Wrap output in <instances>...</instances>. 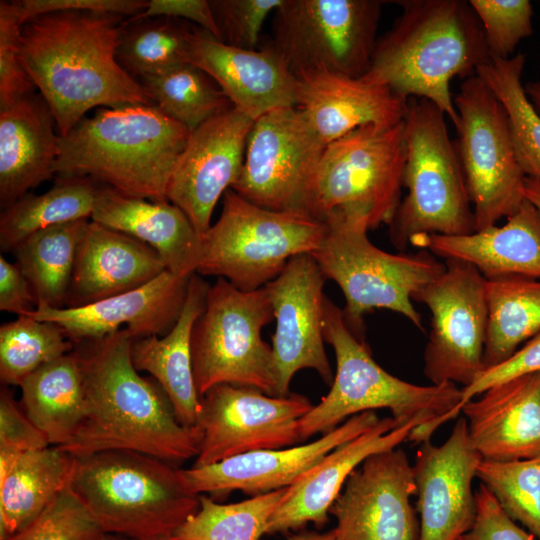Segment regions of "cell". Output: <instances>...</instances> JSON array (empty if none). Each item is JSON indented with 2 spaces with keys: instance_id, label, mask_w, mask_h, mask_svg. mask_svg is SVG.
<instances>
[{
  "instance_id": "1",
  "label": "cell",
  "mask_w": 540,
  "mask_h": 540,
  "mask_svg": "<svg viewBox=\"0 0 540 540\" xmlns=\"http://www.w3.org/2000/svg\"><path fill=\"white\" fill-rule=\"evenodd\" d=\"M133 336L122 328L75 343L86 412L69 441L58 446L76 456L127 450L177 466L199 453L202 431L181 424L165 391L134 367Z\"/></svg>"
},
{
  "instance_id": "2",
  "label": "cell",
  "mask_w": 540,
  "mask_h": 540,
  "mask_svg": "<svg viewBox=\"0 0 540 540\" xmlns=\"http://www.w3.org/2000/svg\"><path fill=\"white\" fill-rule=\"evenodd\" d=\"M123 18L70 10L38 15L22 24L25 69L49 105L60 136L92 108L154 105L117 60Z\"/></svg>"
},
{
  "instance_id": "3",
  "label": "cell",
  "mask_w": 540,
  "mask_h": 540,
  "mask_svg": "<svg viewBox=\"0 0 540 540\" xmlns=\"http://www.w3.org/2000/svg\"><path fill=\"white\" fill-rule=\"evenodd\" d=\"M394 3L402 12L378 38L365 76L406 99L431 101L456 127L451 80L475 75L491 58L480 21L465 0Z\"/></svg>"
},
{
  "instance_id": "4",
  "label": "cell",
  "mask_w": 540,
  "mask_h": 540,
  "mask_svg": "<svg viewBox=\"0 0 540 540\" xmlns=\"http://www.w3.org/2000/svg\"><path fill=\"white\" fill-rule=\"evenodd\" d=\"M190 134L156 105L101 108L60 136L53 172L88 177L127 196L168 201L169 180Z\"/></svg>"
},
{
  "instance_id": "5",
  "label": "cell",
  "mask_w": 540,
  "mask_h": 540,
  "mask_svg": "<svg viewBox=\"0 0 540 540\" xmlns=\"http://www.w3.org/2000/svg\"><path fill=\"white\" fill-rule=\"evenodd\" d=\"M323 333L334 349L336 373L330 391L300 420L301 441L325 434L347 419L386 408L399 426L416 422L409 440L424 442L458 416L462 391L456 384L417 385L385 371L365 342L344 321L342 309L325 297Z\"/></svg>"
},
{
  "instance_id": "6",
  "label": "cell",
  "mask_w": 540,
  "mask_h": 540,
  "mask_svg": "<svg viewBox=\"0 0 540 540\" xmlns=\"http://www.w3.org/2000/svg\"><path fill=\"white\" fill-rule=\"evenodd\" d=\"M69 487L108 535L171 536L200 507L180 468L135 451L77 457Z\"/></svg>"
},
{
  "instance_id": "7",
  "label": "cell",
  "mask_w": 540,
  "mask_h": 540,
  "mask_svg": "<svg viewBox=\"0 0 540 540\" xmlns=\"http://www.w3.org/2000/svg\"><path fill=\"white\" fill-rule=\"evenodd\" d=\"M446 117L429 100H408L403 172L407 194L388 225L390 240L398 250L422 234L456 236L475 231L471 200Z\"/></svg>"
},
{
  "instance_id": "8",
  "label": "cell",
  "mask_w": 540,
  "mask_h": 540,
  "mask_svg": "<svg viewBox=\"0 0 540 540\" xmlns=\"http://www.w3.org/2000/svg\"><path fill=\"white\" fill-rule=\"evenodd\" d=\"M404 120L365 125L327 144L312 177L307 214L322 222L350 218L369 230L389 225L401 202Z\"/></svg>"
},
{
  "instance_id": "9",
  "label": "cell",
  "mask_w": 540,
  "mask_h": 540,
  "mask_svg": "<svg viewBox=\"0 0 540 540\" xmlns=\"http://www.w3.org/2000/svg\"><path fill=\"white\" fill-rule=\"evenodd\" d=\"M326 224L327 234L311 255L325 278L342 290L346 300L342 312L349 329L365 340L364 315L387 309L424 330L413 297L444 272L445 262L423 249L411 254L379 249L369 240V227L362 220L334 218Z\"/></svg>"
},
{
  "instance_id": "10",
  "label": "cell",
  "mask_w": 540,
  "mask_h": 540,
  "mask_svg": "<svg viewBox=\"0 0 540 540\" xmlns=\"http://www.w3.org/2000/svg\"><path fill=\"white\" fill-rule=\"evenodd\" d=\"M326 223L304 213L259 207L228 189L217 221L202 236L197 274L226 279L242 291L266 286L324 240Z\"/></svg>"
},
{
  "instance_id": "11",
  "label": "cell",
  "mask_w": 540,
  "mask_h": 540,
  "mask_svg": "<svg viewBox=\"0 0 540 540\" xmlns=\"http://www.w3.org/2000/svg\"><path fill=\"white\" fill-rule=\"evenodd\" d=\"M274 319L264 286L242 291L224 278L210 285L191 334L195 385L200 397L219 384L254 387L276 395L272 346L261 337Z\"/></svg>"
},
{
  "instance_id": "12",
  "label": "cell",
  "mask_w": 540,
  "mask_h": 540,
  "mask_svg": "<svg viewBox=\"0 0 540 540\" xmlns=\"http://www.w3.org/2000/svg\"><path fill=\"white\" fill-rule=\"evenodd\" d=\"M381 0H282L273 46L294 75L322 71L362 77L377 45Z\"/></svg>"
},
{
  "instance_id": "13",
  "label": "cell",
  "mask_w": 540,
  "mask_h": 540,
  "mask_svg": "<svg viewBox=\"0 0 540 540\" xmlns=\"http://www.w3.org/2000/svg\"><path fill=\"white\" fill-rule=\"evenodd\" d=\"M458 114L456 149L473 204L475 231L514 214L526 200L523 173L506 111L477 75L453 98Z\"/></svg>"
},
{
  "instance_id": "14",
  "label": "cell",
  "mask_w": 540,
  "mask_h": 540,
  "mask_svg": "<svg viewBox=\"0 0 540 540\" xmlns=\"http://www.w3.org/2000/svg\"><path fill=\"white\" fill-rule=\"evenodd\" d=\"M444 262V272L413 297L431 314L423 371L432 384L465 387L484 370L486 279L468 263Z\"/></svg>"
},
{
  "instance_id": "15",
  "label": "cell",
  "mask_w": 540,
  "mask_h": 540,
  "mask_svg": "<svg viewBox=\"0 0 540 540\" xmlns=\"http://www.w3.org/2000/svg\"><path fill=\"white\" fill-rule=\"evenodd\" d=\"M324 148L301 109L270 111L254 121L230 189L268 210L307 214L309 186Z\"/></svg>"
},
{
  "instance_id": "16",
  "label": "cell",
  "mask_w": 540,
  "mask_h": 540,
  "mask_svg": "<svg viewBox=\"0 0 540 540\" xmlns=\"http://www.w3.org/2000/svg\"><path fill=\"white\" fill-rule=\"evenodd\" d=\"M196 421L202 431L192 467L240 454L293 446L301 442L300 420L313 404L304 395L271 396L261 390L219 384L201 397Z\"/></svg>"
},
{
  "instance_id": "17",
  "label": "cell",
  "mask_w": 540,
  "mask_h": 540,
  "mask_svg": "<svg viewBox=\"0 0 540 540\" xmlns=\"http://www.w3.org/2000/svg\"><path fill=\"white\" fill-rule=\"evenodd\" d=\"M413 466L400 448L366 458L330 508L337 540H419Z\"/></svg>"
},
{
  "instance_id": "18",
  "label": "cell",
  "mask_w": 540,
  "mask_h": 540,
  "mask_svg": "<svg viewBox=\"0 0 540 540\" xmlns=\"http://www.w3.org/2000/svg\"><path fill=\"white\" fill-rule=\"evenodd\" d=\"M325 280L314 257L301 254L265 286L276 320L272 350L277 396L289 394L290 382L301 369L315 370L328 385L333 382L324 348Z\"/></svg>"
},
{
  "instance_id": "19",
  "label": "cell",
  "mask_w": 540,
  "mask_h": 540,
  "mask_svg": "<svg viewBox=\"0 0 540 540\" xmlns=\"http://www.w3.org/2000/svg\"><path fill=\"white\" fill-rule=\"evenodd\" d=\"M253 124L231 107L193 130L176 161L167 199L184 212L201 238L211 226L218 200L239 177Z\"/></svg>"
},
{
  "instance_id": "20",
  "label": "cell",
  "mask_w": 540,
  "mask_h": 540,
  "mask_svg": "<svg viewBox=\"0 0 540 540\" xmlns=\"http://www.w3.org/2000/svg\"><path fill=\"white\" fill-rule=\"evenodd\" d=\"M379 420L374 411L362 412L310 443L252 451L211 465L180 469V475L190 491L218 502L236 490L250 496L269 493L291 486L325 455Z\"/></svg>"
},
{
  "instance_id": "21",
  "label": "cell",
  "mask_w": 540,
  "mask_h": 540,
  "mask_svg": "<svg viewBox=\"0 0 540 540\" xmlns=\"http://www.w3.org/2000/svg\"><path fill=\"white\" fill-rule=\"evenodd\" d=\"M481 461L465 417L442 445L422 442L413 465L419 540H459L472 528L477 513L472 481Z\"/></svg>"
},
{
  "instance_id": "22",
  "label": "cell",
  "mask_w": 540,
  "mask_h": 540,
  "mask_svg": "<svg viewBox=\"0 0 540 540\" xmlns=\"http://www.w3.org/2000/svg\"><path fill=\"white\" fill-rule=\"evenodd\" d=\"M190 277L165 270L139 288L94 303L70 308L37 304L25 315L56 323L74 344L103 338L122 325L134 338L162 336L182 312Z\"/></svg>"
},
{
  "instance_id": "23",
  "label": "cell",
  "mask_w": 540,
  "mask_h": 540,
  "mask_svg": "<svg viewBox=\"0 0 540 540\" xmlns=\"http://www.w3.org/2000/svg\"><path fill=\"white\" fill-rule=\"evenodd\" d=\"M189 62L253 121L275 109L297 107V78L273 44L261 50L237 48L193 26Z\"/></svg>"
},
{
  "instance_id": "24",
  "label": "cell",
  "mask_w": 540,
  "mask_h": 540,
  "mask_svg": "<svg viewBox=\"0 0 540 540\" xmlns=\"http://www.w3.org/2000/svg\"><path fill=\"white\" fill-rule=\"evenodd\" d=\"M419 426L416 422L399 426L392 417H385L329 452L287 488L268 522L266 534L296 531L308 523L322 528L350 474L372 454L397 448Z\"/></svg>"
},
{
  "instance_id": "25",
  "label": "cell",
  "mask_w": 540,
  "mask_h": 540,
  "mask_svg": "<svg viewBox=\"0 0 540 540\" xmlns=\"http://www.w3.org/2000/svg\"><path fill=\"white\" fill-rule=\"evenodd\" d=\"M295 76L297 107L325 146L359 127L392 126L406 116L409 99L365 75L314 71Z\"/></svg>"
},
{
  "instance_id": "26",
  "label": "cell",
  "mask_w": 540,
  "mask_h": 540,
  "mask_svg": "<svg viewBox=\"0 0 540 540\" xmlns=\"http://www.w3.org/2000/svg\"><path fill=\"white\" fill-rule=\"evenodd\" d=\"M470 439L484 460L540 455V372L494 385L466 402Z\"/></svg>"
},
{
  "instance_id": "27",
  "label": "cell",
  "mask_w": 540,
  "mask_h": 540,
  "mask_svg": "<svg viewBox=\"0 0 540 540\" xmlns=\"http://www.w3.org/2000/svg\"><path fill=\"white\" fill-rule=\"evenodd\" d=\"M502 226L466 235L422 234L410 245L443 260L473 266L486 280L524 276L540 279V211L525 200Z\"/></svg>"
},
{
  "instance_id": "28",
  "label": "cell",
  "mask_w": 540,
  "mask_h": 540,
  "mask_svg": "<svg viewBox=\"0 0 540 540\" xmlns=\"http://www.w3.org/2000/svg\"><path fill=\"white\" fill-rule=\"evenodd\" d=\"M167 270L150 246L91 219L82 232L66 307L139 288Z\"/></svg>"
},
{
  "instance_id": "29",
  "label": "cell",
  "mask_w": 540,
  "mask_h": 540,
  "mask_svg": "<svg viewBox=\"0 0 540 540\" xmlns=\"http://www.w3.org/2000/svg\"><path fill=\"white\" fill-rule=\"evenodd\" d=\"M90 219L147 244L177 276L197 272L202 238L184 212L169 201L131 197L100 184Z\"/></svg>"
},
{
  "instance_id": "30",
  "label": "cell",
  "mask_w": 540,
  "mask_h": 540,
  "mask_svg": "<svg viewBox=\"0 0 540 540\" xmlns=\"http://www.w3.org/2000/svg\"><path fill=\"white\" fill-rule=\"evenodd\" d=\"M40 93L0 110V204L6 208L53 175L60 135Z\"/></svg>"
},
{
  "instance_id": "31",
  "label": "cell",
  "mask_w": 540,
  "mask_h": 540,
  "mask_svg": "<svg viewBox=\"0 0 540 540\" xmlns=\"http://www.w3.org/2000/svg\"><path fill=\"white\" fill-rule=\"evenodd\" d=\"M210 285L195 273L190 277L182 312L173 328L163 337L133 338L131 360L140 372L150 374L170 399L179 422L196 426L201 401L192 364L191 334L203 312Z\"/></svg>"
},
{
  "instance_id": "32",
  "label": "cell",
  "mask_w": 540,
  "mask_h": 540,
  "mask_svg": "<svg viewBox=\"0 0 540 540\" xmlns=\"http://www.w3.org/2000/svg\"><path fill=\"white\" fill-rule=\"evenodd\" d=\"M77 457L58 446L21 453L0 475V540L27 528L69 485Z\"/></svg>"
},
{
  "instance_id": "33",
  "label": "cell",
  "mask_w": 540,
  "mask_h": 540,
  "mask_svg": "<svg viewBox=\"0 0 540 540\" xmlns=\"http://www.w3.org/2000/svg\"><path fill=\"white\" fill-rule=\"evenodd\" d=\"M21 406L47 437L62 446L72 437L86 412L83 377L74 350L45 364L20 384Z\"/></svg>"
},
{
  "instance_id": "34",
  "label": "cell",
  "mask_w": 540,
  "mask_h": 540,
  "mask_svg": "<svg viewBox=\"0 0 540 540\" xmlns=\"http://www.w3.org/2000/svg\"><path fill=\"white\" fill-rule=\"evenodd\" d=\"M488 323L484 370L508 359L540 332V279L511 276L486 280Z\"/></svg>"
},
{
  "instance_id": "35",
  "label": "cell",
  "mask_w": 540,
  "mask_h": 540,
  "mask_svg": "<svg viewBox=\"0 0 540 540\" xmlns=\"http://www.w3.org/2000/svg\"><path fill=\"white\" fill-rule=\"evenodd\" d=\"M99 186L88 177L59 176L47 192L19 198L1 212V250L13 251L22 240L41 229L90 219Z\"/></svg>"
},
{
  "instance_id": "36",
  "label": "cell",
  "mask_w": 540,
  "mask_h": 540,
  "mask_svg": "<svg viewBox=\"0 0 540 540\" xmlns=\"http://www.w3.org/2000/svg\"><path fill=\"white\" fill-rule=\"evenodd\" d=\"M89 219L36 231L13 250L16 264L29 281L37 304L66 306L78 244Z\"/></svg>"
},
{
  "instance_id": "37",
  "label": "cell",
  "mask_w": 540,
  "mask_h": 540,
  "mask_svg": "<svg viewBox=\"0 0 540 540\" xmlns=\"http://www.w3.org/2000/svg\"><path fill=\"white\" fill-rule=\"evenodd\" d=\"M525 55L491 57L476 74L504 107L518 163L526 177L540 182V115L522 84Z\"/></svg>"
},
{
  "instance_id": "38",
  "label": "cell",
  "mask_w": 540,
  "mask_h": 540,
  "mask_svg": "<svg viewBox=\"0 0 540 540\" xmlns=\"http://www.w3.org/2000/svg\"><path fill=\"white\" fill-rule=\"evenodd\" d=\"M139 83L154 105L191 132L233 107L214 80L191 63L141 78Z\"/></svg>"
},
{
  "instance_id": "39",
  "label": "cell",
  "mask_w": 540,
  "mask_h": 540,
  "mask_svg": "<svg viewBox=\"0 0 540 540\" xmlns=\"http://www.w3.org/2000/svg\"><path fill=\"white\" fill-rule=\"evenodd\" d=\"M173 18L125 21L117 60L133 78L160 74L189 62V40L193 26Z\"/></svg>"
},
{
  "instance_id": "40",
  "label": "cell",
  "mask_w": 540,
  "mask_h": 540,
  "mask_svg": "<svg viewBox=\"0 0 540 540\" xmlns=\"http://www.w3.org/2000/svg\"><path fill=\"white\" fill-rule=\"evenodd\" d=\"M287 488L222 503L200 495L198 511L171 535L174 540H260Z\"/></svg>"
},
{
  "instance_id": "41",
  "label": "cell",
  "mask_w": 540,
  "mask_h": 540,
  "mask_svg": "<svg viewBox=\"0 0 540 540\" xmlns=\"http://www.w3.org/2000/svg\"><path fill=\"white\" fill-rule=\"evenodd\" d=\"M56 323L20 315L0 326V379L20 386L31 373L74 350Z\"/></svg>"
},
{
  "instance_id": "42",
  "label": "cell",
  "mask_w": 540,
  "mask_h": 540,
  "mask_svg": "<svg viewBox=\"0 0 540 540\" xmlns=\"http://www.w3.org/2000/svg\"><path fill=\"white\" fill-rule=\"evenodd\" d=\"M476 477L512 520L540 540V455L513 461L482 459Z\"/></svg>"
},
{
  "instance_id": "43",
  "label": "cell",
  "mask_w": 540,
  "mask_h": 540,
  "mask_svg": "<svg viewBox=\"0 0 540 540\" xmlns=\"http://www.w3.org/2000/svg\"><path fill=\"white\" fill-rule=\"evenodd\" d=\"M7 540H109L68 486L27 528Z\"/></svg>"
},
{
  "instance_id": "44",
  "label": "cell",
  "mask_w": 540,
  "mask_h": 540,
  "mask_svg": "<svg viewBox=\"0 0 540 540\" xmlns=\"http://www.w3.org/2000/svg\"><path fill=\"white\" fill-rule=\"evenodd\" d=\"M478 17L491 57L509 58L533 32L529 0H469Z\"/></svg>"
},
{
  "instance_id": "45",
  "label": "cell",
  "mask_w": 540,
  "mask_h": 540,
  "mask_svg": "<svg viewBox=\"0 0 540 540\" xmlns=\"http://www.w3.org/2000/svg\"><path fill=\"white\" fill-rule=\"evenodd\" d=\"M22 20L16 1H0V110L35 93L21 54Z\"/></svg>"
},
{
  "instance_id": "46",
  "label": "cell",
  "mask_w": 540,
  "mask_h": 540,
  "mask_svg": "<svg viewBox=\"0 0 540 540\" xmlns=\"http://www.w3.org/2000/svg\"><path fill=\"white\" fill-rule=\"evenodd\" d=\"M221 42L254 50L267 16L282 0H210Z\"/></svg>"
},
{
  "instance_id": "47",
  "label": "cell",
  "mask_w": 540,
  "mask_h": 540,
  "mask_svg": "<svg viewBox=\"0 0 540 540\" xmlns=\"http://www.w3.org/2000/svg\"><path fill=\"white\" fill-rule=\"evenodd\" d=\"M51 446L47 437L25 414L8 389L0 393V456L16 458L21 453Z\"/></svg>"
},
{
  "instance_id": "48",
  "label": "cell",
  "mask_w": 540,
  "mask_h": 540,
  "mask_svg": "<svg viewBox=\"0 0 540 540\" xmlns=\"http://www.w3.org/2000/svg\"><path fill=\"white\" fill-rule=\"evenodd\" d=\"M540 372V332L529 339L505 361L483 370L468 386L461 389L462 397L457 407L461 412L463 405L488 388L505 381Z\"/></svg>"
},
{
  "instance_id": "49",
  "label": "cell",
  "mask_w": 540,
  "mask_h": 540,
  "mask_svg": "<svg viewBox=\"0 0 540 540\" xmlns=\"http://www.w3.org/2000/svg\"><path fill=\"white\" fill-rule=\"evenodd\" d=\"M475 499L474 524L459 540H535L506 514L485 485L475 492Z\"/></svg>"
},
{
  "instance_id": "50",
  "label": "cell",
  "mask_w": 540,
  "mask_h": 540,
  "mask_svg": "<svg viewBox=\"0 0 540 540\" xmlns=\"http://www.w3.org/2000/svg\"><path fill=\"white\" fill-rule=\"evenodd\" d=\"M16 2L22 23L38 15L70 10L132 17L142 12L148 4L145 0H18Z\"/></svg>"
},
{
  "instance_id": "51",
  "label": "cell",
  "mask_w": 540,
  "mask_h": 540,
  "mask_svg": "<svg viewBox=\"0 0 540 540\" xmlns=\"http://www.w3.org/2000/svg\"><path fill=\"white\" fill-rule=\"evenodd\" d=\"M160 17L191 20L221 41L208 0H149L142 12L130 17L127 21Z\"/></svg>"
},
{
  "instance_id": "52",
  "label": "cell",
  "mask_w": 540,
  "mask_h": 540,
  "mask_svg": "<svg viewBox=\"0 0 540 540\" xmlns=\"http://www.w3.org/2000/svg\"><path fill=\"white\" fill-rule=\"evenodd\" d=\"M37 306L34 291L17 264L0 255V310L17 316L33 311Z\"/></svg>"
},
{
  "instance_id": "53",
  "label": "cell",
  "mask_w": 540,
  "mask_h": 540,
  "mask_svg": "<svg viewBox=\"0 0 540 540\" xmlns=\"http://www.w3.org/2000/svg\"><path fill=\"white\" fill-rule=\"evenodd\" d=\"M524 195L540 211V182L526 177Z\"/></svg>"
},
{
  "instance_id": "54",
  "label": "cell",
  "mask_w": 540,
  "mask_h": 540,
  "mask_svg": "<svg viewBox=\"0 0 540 540\" xmlns=\"http://www.w3.org/2000/svg\"><path fill=\"white\" fill-rule=\"evenodd\" d=\"M286 540H337L334 529L319 533L316 531H304L289 536Z\"/></svg>"
},
{
  "instance_id": "55",
  "label": "cell",
  "mask_w": 540,
  "mask_h": 540,
  "mask_svg": "<svg viewBox=\"0 0 540 540\" xmlns=\"http://www.w3.org/2000/svg\"><path fill=\"white\" fill-rule=\"evenodd\" d=\"M527 97L540 115V78L524 84Z\"/></svg>"
},
{
  "instance_id": "56",
  "label": "cell",
  "mask_w": 540,
  "mask_h": 540,
  "mask_svg": "<svg viewBox=\"0 0 540 540\" xmlns=\"http://www.w3.org/2000/svg\"><path fill=\"white\" fill-rule=\"evenodd\" d=\"M109 540H174L171 536H156L150 538H128L123 536L109 535Z\"/></svg>"
}]
</instances>
